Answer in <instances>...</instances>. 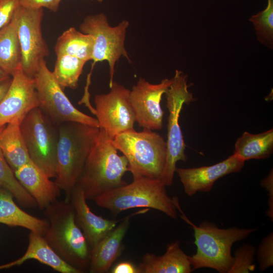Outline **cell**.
<instances>
[{"label": "cell", "mask_w": 273, "mask_h": 273, "mask_svg": "<svg viewBox=\"0 0 273 273\" xmlns=\"http://www.w3.org/2000/svg\"><path fill=\"white\" fill-rule=\"evenodd\" d=\"M43 15L42 8L29 9L21 5L14 15L17 23L21 67L27 75L33 78L40 61L49 55L41 31Z\"/></svg>", "instance_id": "11"}, {"label": "cell", "mask_w": 273, "mask_h": 273, "mask_svg": "<svg viewBox=\"0 0 273 273\" xmlns=\"http://www.w3.org/2000/svg\"><path fill=\"white\" fill-rule=\"evenodd\" d=\"M93 37L70 27L58 37L55 46L56 55L66 54L85 62L92 60Z\"/></svg>", "instance_id": "25"}, {"label": "cell", "mask_w": 273, "mask_h": 273, "mask_svg": "<svg viewBox=\"0 0 273 273\" xmlns=\"http://www.w3.org/2000/svg\"><path fill=\"white\" fill-rule=\"evenodd\" d=\"M128 171V161L119 156L111 139L99 127L95 143L76 185L86 200H94L110 190L127 184L122 179Z\"/></svg>", "instance_id": "2"}, {"label": "cell", "mask_w": 273, "mask_h": 273, "mask_svg": "<svg viewBox=\"0 0 273 273\" xmlns=\"http://www.w3.org/2000/svg\"><path fill=\"white\" fill-rule=\"evenodd\" d=\"M245 162L233 154L216 164L194 168H176L175 172L189 196L197 192H209L215 182L231 173L240 171Z\"/></svg>", "instance_id": "15"}, {"label": "cell", "mask_w": 273, "mask_h": 273, "mask_svg": "<svg viewBox=\"0 0 273 273\" xmlns=\"http://www.w3.org/2000/svg\"><path fill=\"white\" fill-rule=\"evenodd\" d=\"M19 6V0H0V30L11 21Z\"/></svg>", "instance_id": "31"}, {"label": "cell", "mask_w": 273, "mask_h": 273, "mask_svg": "<svg viewBox=\"0 0 273 273\" xmlns=\"http://www.w3.org/2000/svg\"><path fill=\"white\" fill-rule=\"evenodd\" d=\"M21 62L17 23L13 16L11 21L0 30V67L12 76L21 65Z\"/></svg>", "instance_id": "24"}, {"label": "cell", "mask_w": 273, "mask_h": 273, "mask_svg": "<svg viewBox=\"0 0 273 273\" xmlns=\"http://www.w3.org/2000/svg\"><path fill=\"white\" fill-rule=\"evenodd\" d=\"M20 125L10 123L0 128V148L14 172L31 161Z\"/></svg>", "instance_id": "22"}, {"label": "cell", "mask_w": 273, "mask_h": 273, "mask_svg": "<svg viewBox=\"0 0 273 273\" xmlns=\"http://www.w3.org/2000/svg\"><path fill=\"white\" fill-rule=\"evenodd\" d=\"M129 22L124 20L117 25H110L104 13L86 16L79 26L81 32L91 35L94 38L92 60L93 64L106 61L109 67V87L113 82L116 63L121 57L130 62L125 48V39ZM90 72V73H92Z\"/></svg>", "instance_id": "9"}, {"label": "cell", "mask_w": 273, "mask_h": 273, "mask_svg": "<svg viewBox=\"0 0 273 273\" xmlns=\"http://www.w3.org/2000/svg\"><path fill=\"white\" fill-rule=\"evenodd\" d=\"M62 0H19L20 5L29 9L46 8L56 12Z\"/></svg>", "instance_id": "32"}, {"label": "cell", "mask_w": 273, "mask_h": 273, "mask_svg": "<svg viewBox=\"0 0 273 273\" xmlns=\"http://www.w3.org/2000/svg\"><path fill=\"white\" fill-rule=\"evenodd\" d=\"M39 108L55 124L75 122L100 127L97 119L76 109L48 67L40 61L33 76Z\"/></svg>", "instance_id": "10"}, {"label": "cell", "mask_w": 273, "mask_h": 273, "mask_svg": "<svg viewBox=\"0 0 273 273\" xmlns=\"http://www.w3.org/2000/svg\"><path fill=\"white\" fill-rule=\"evenodd\" d=\"M83 190L77 185L69 199L75 212V219L92 248L112 230L119 220H109L93 213L86 202Z\"/></svg>", "instance_id": "17"}, {"label": "cell", "mask_w": 273, "mask_h": 273, "mask_svg": "<svg viewBox=\"0 0 273 273\" xmlns=\"http://www.w3.org/2000/svg\"><path fill=\"white\" fill-rule=\"evenodd\" d=\"M258 40L272 48L273 43V0H267L266 8L251 16Z\"/></svg>", "instance_id": "28"}, {"label": "cell", "mask_w": 273, "mask_h": 273, "mask_svg": "<svg viewBox=\"0 0 273 273\" xmlns=\"http://www.w3.org/2000/svg\"><path fill=\"white\" fill-rule=\"evenodd\" d=\"M183 215L182 218L193 229L197 247L196 253L190 256L193 270L210 268L219 273H228L234 260L231 253L233 245L246 239L255 231L237 226L220 229L207 220L197 226Z\"/></svg>", "instance_id": "4"}, {"label": "cell", "mask_w": 273, "mask_h": 273, "mask_svg": "<svg viewBox=\"0 0 273 273\" xmlns=\"http://www.w3.org/2000/svg\"><path fill=\"white\" fill-rule=\"evenodd\" d=\"M39 107L34 80L21 65L12 76L10 87L0 103V128L10 123L21 124L26 115Z\"/></svg>", "instance_id": "14"}, {"label": "cell", "mask_w": 273, "mask_h": 273, "mask_svg": "<svg viewBox=\"0 0 273 273\" xmlns=\"http://www.w3.org/2000/svg\"><path fill=\"white\" fill-rule=\"evenodd\" d=\"M20 130L30 160L50 178L56 177L58 128L38 107L23 119Z\"/></svg>", "instance_id": "7"}, {"label": "cell", "mask_w": 273, "mask_h": 273, "mask_svg": "<svg viewBox=\"0 0 273 273\" xmlns=\"http://www.w3.org/2000/svg\"><path fill=\"white\" fill-rule=\"evenodd\" d=\"M256 254L259 269L264 271L273 264V234L263 238L256 250Z\"/></svg>", "instance_id": "30"}, {"label": "cell", "mask_w": 273, "mask_h": 273, "mask_svg": "<svg viewBox=\"0 0 273 273\" xmlns=\"http://www.w3.org/2000/svg\"><path fill=\"white\" fill-rule=\"evenodd\" d=\"M261 187L264 188L267 192L268 199L267 200L268 209L266 215L270 220H273V173L272 169L268 175L261 181Z\"/></svg>", "instance_id": "33"}, {"label": "cell", "mask_w": 273, "mask_h": 273, "mask_svg": "<svg viewBox=\"0 0 273 273\" xmlns=\"http://www.w3.org/2000/svg\"><path fill=\"white\" fill-rule=\"evenodd\" d=\"M187 76L176 70L172 82L165 93L166 107L169 112L167 124V158L161 180L166 187L172 184L176 164L178 161L186 162V144L179 124L180 113L184 104L194 102L193 94L188 90Z\"/></svg>", "instance_id": "8"}, {"label": "cell", "mask_w": 273, "mask_h": 273, "mask_svg": "<svg viewBox=\"0 0 273 273\" xmlns=\"http://www.w3.org/2000/svg\"><path fill=\"white\" fill-rule=\"evenodd\" d=\"M12 81L10 77L0 83V103L8 91Z\"/></svg>", "instance_id": "35"}, {"label": "cell", "mask_w": 273, "mask_h": 273, "mask_svg": "<svg viewBox=\"0 0 273 273\" xmlns=\"http://www.w3.org/2000/svg\"><path fill=\"white\" fill-rule=\"evenodd\" d=\"M86 62L70 55H58L53 74L63 89H75Z\"/></svg>", "instance_id": "26"}, {"label": "cell", "mask_w": 273, "mask_h": 273, "mask_svg": "<svg viewBox=\"0 0 273 273\" xmlns=\"http://www.w3.org/2000/svg\"><path fill=\"white\" fill-rule=\"evenodd\" d=\"M28 239V248L24 255L12 262L1 265L0 270L20 265L29 259H34L61 273L83 272L63 260L42 235L31 231Z\"/></svg>", "instance_id": "20"}, {"label": "cell", "mask_w": 273, "mask_h": 273, "mask_svg": "<svg viewBox=\"0 0 273 273\" xmlns=\"http://www.w3.org/2000/svg\"><path fill=\"white\" fill-rule=\"evenodd\" d=\"M10 77L11 76L0 67V83Z\"/></svg>", "instance_id": "36"}, {"label": "cell", "mask_w": 273, "mask_h": 273, "mask_svg": "<svg viewBox=\"0 0 273 273\" xmlns=\"http://www.w3.org/2000/svg\"><path fill=\"white\" fill-rule=\"evenodd\" d=\"M148 210L149 209L145 208L122 218L118 225L92 248L90 272L105 273L109 270L122 251V241L129 226L130 218Z\"/></svg>", "instance_id": "16"}, {"label": "cell", "mask_w": 273, "mask_h": 273, "mask_svg": "<svg viewBox=\"0 0 273 273\" xmlns=\"http://www.w3.org/2000/svg\"><path fill=\"white\" fill-rule=\"evenodd\" d=\"M140 273H190V256L180 248L178 241L169 243L162 255L146 253L138 266Z\"/></svg>", "instance_id": "19"}, {"label": "cell", "mask_w": 273, "mask_h": 273, "mask_svg": "<svg viewBox=\"0 0 273 273\" xmlns=\"http://www.w3.org/2000/svg\"><path fill=\"white\" fill-rule=\"evenodd\" d=\"M171 82L172 78H165L159 83L152 84L140 77L133 86L130 101L135 121L140 127L152 130L162 128L164 112L160 102Z\"/></svg>", "instance_id": "13"}, {"label": "cell", "mask_w": 273, "mask_h": 273, "mask_svg": "<svg viewBox=\"0 0 273 273\" xmlns=\"http://www.w3.org/2000/svg\"><path fill=\"white\" fill-rule=\"evenodd\" d=\"M112 273H140L138 266L129 261L119 262L111 270Z\"/></svg>", "instance_id": "34"}, {"label": "cell", "mask_w": 273, "mask_h": 273, "mask_svg": "<svg viewBox=\"0 0 273 273\" xmlns=\"http://www.w3.org/2000/svg\"><path fill=\"white\" fill-rule=\"evenodd\" d=\"M166 186L160 179L142 177L119 188L106 192L94 200L99 207L113 215L134 208H152L168 217H177V198L170 197Z\"/></svg>", "instance_id": "5"}, {"label": "cell", "mask_w": 273, "mask_h": 273, "mask_svg": "<svg viewBox=\"0 0 273 273\" xmlns=\"http://www.w3.org/2000/svg\"><path fill=\"white\" fill-rule=\"evenodd\" d=\"M273 151V129L252 134L245 131L235 145L233 154L245 162L250 159L269 158Z\"/></svg>", "instance_id": "23"}, {"label": "cell", "mask_w": 273, "mask_h": 273, "mask_svg": "<svg viewBox=\"0 0 273 273\" xmlns=\"http://www.w3.org/2000/svg\"><path fill=\"white\" fill-rule=\"evenodd\" d=\"M92 1H97L98 2L101 3V2H102L104 0H92Z\"/></svg>", "instance_id": "37"}, {"label": "cell", "mask_w": 273, "mask_h": 273, "mask_svg": "<svg viewBox=\"0 0 273 273\" xmlns=\"http://www.w3.org/2000/svg\"><path fill=\"white\" fill-rule=\"evenodd\" d=\"M111 143L126 158L133 179L161 180L166 162L167 145L159 134L147 129L138 132L133 128L116 135Z\"/></svg>", "instance_id": "6"}, {"label": "cell", "mask_w": 273, "mask_h": 273, "mask_svg": "<svg viewBox=\"0 0 273 273\" xmlns=\"http://www.w3.org/2000/svg\"><path fill=\"white\" fill-rule=\"evenodd\" d=\"M12 194L0 187V223L10 226H20L43 236L49 223L48 220L34 216L20 208Z\"/></svg>", "instance_id": "21"}, {"label": "cell", "mask_w": 273, "mask_h": 273, "mask_svg": "<svg viewBox=\"0 0 273 273\" xmlns=\"http://www.w3.org/2000/svg\"><path fill=\"white\" fill-rule=\"evenodd\" d=\"M57 168L55 183L69 202L92 150L99 127L75 122L58 126Z\"/></svg>", "instance_id": "1"}, {"label": "cell", "mask_w": 273, "mask_h": 273, "mask_svg": "<svg viewBox=\"0 0 273 273\" xmlns=\"http://www.w3.org/2000/svg\"><path fill=\"white\" fill-rule=\"evenodd\" d=\"M23 188L32 196L37 206L44 209L57 200L61 189L31 161L14 171Z\"/></svg>", "instance_id": "18"}, {"label": "cell", "mask_w": 273, "mask_h": 273, "mask_svg": "<svg viewBox=\"0 0 273 273\" xmlns=\"http://www.w3.org/2000/svg\"><path fill=\"white\" fill-rule=\"evenodd\" d=\"M108 94L95 96V113L100 127L112 140L116 135L133 129L134 114L130 90L113 81Z\"/></svg>", "instance_id": "12"}, {"label": "cell", "mask_w": 273, "mask_h": 273, "mask_svg": "<svg viewBox=\"0 0 273 273\" xmlns=\"http://www.w3.org/2000/svg\"><path fill=\"white\" fill-rule=\"evenodd\" d=\"M0 187L10 192L22 206L33 207L37 205L35 199L17 179L14 171L7 162L1 148Z\"/></svg>", "instance_id": "27"}, {"label": "cell", "mask_w": 273, "mask_h": 273, "mask_svg": "<svg viewBox=\"0 0 273 273\" xmlns=\"http://www.w3.org/2000/svg\"><path fill=\"white\" fill-rule=\"evenodd\" d=\"M256 249L250 244H243L238 247L233 256L232 265L228 273H248L255 268L254 263Z\"/></svg>", "instance_id": "29"}, {"label": "cell", "mask_w": 273, "mask_h": 273, "mask_svg": "<svg viewBox=\"0 0 273 273\" xmlns=\"http://www.w3.org/2000/svg\"><path fill=\"white\" fill-rule=\"evenodd\" d=\"M69 202L56 200L44 209L49 226L43 237L63 260L83 272L89 266L90 250Z\"/></svg>", "instance_id": "3"}]
</instances>
